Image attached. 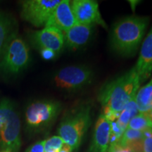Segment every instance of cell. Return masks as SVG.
<instances>
[{
    "mask_svg": "<svg viewBox=\"0 0 152 152\" xmlns=\"http://www.w3.org/2000/svg\"><path fill=\"white\" fill-rule=\"evenodd\" d=\"M140 85L135 66L128 73L107 83L98 96L104 112L121 113L125 106L135 97Z\"/></svg>",
    "mask_w": 152,
    "mask_h": 152,
    "instance_id": "1",
    "label": "cell"
},
{
    "mask_svg": "<svg viewBox=\"0 0 152 152\" xmlns=\"http://www.w3.org/2000/svg\"><path fill=\"white\" fill-rule=\"evenodd\" d=\"M149 18L128 16L115 23L110 34L111 48L123 56H131L137 52L147 30Z\"/></svg>",
    "mask_w": 152,
    "mask_h": 152,
    "instance_id": "2",
    "label": "cell"
},
{
    "mask_svg": "<svg viewBox=\"0 0 152 152\" xmlns=\"http://www.w3.org/2000/svg\"><path fill=\"white\" fill-rule=\"evenodd\" d=\"M91 108L83 106L66 115L58 129L59 137L72 150L80 147L91 124Z\"/></svg>",
    "mask_w": 152,
    "mask_h": 152,
    "instance_id": "3",
    "label": "cell"
},
{
    "mask_svg": "<svg viewBox=\"0 0 152 152\" xmlns=\"http://www.w3.org/2000/svg\"><path fill=\"white\" fill-rule=\"evenodd\" d=\"M0 56L1 69L9 74L20 73L28 66L30 59L29 48L15 31L6 41Z\"/></svg>",
    "mask_w": 152,
    "mask_h": 152,
    "instance_id": "4",
    "label": "cell"
},
{
    "mask_svg": "<svg viewBox=\"0 0 152 152\" xmlns=\"http://www.w3.org/2000/svg\"><path fill=\"white\" fill-rule=\"evenodd\" d=\"M0 114L4 121L0 132V149L17 152L21 145L20 121L10 101L5 99L0 102Z\"/></svg>",
    "mask_w": 152,
    "mask_h": 152,
    "instance_id": "5",
    "label": "cell"
},
{
    "mask_svg": "<svg viewBox=\"0 0 152 152\" xmlns=\"http://www.w3.org/2000/svg\"><path fill=\"white\" fill-rule=\"evenodd\" d=\"M61 111V104L54 101H37L28 106L26 121L28 128L41 130L54 122Z\"/></svg>",
    "mask_w": 152,
    "mask_h": 152,
    "instance_id": "6",
    "label": "cell"
},
{
    "mask_svg": "<svg viewBox=\"0 0 152 152\" xmlns=\"http://www.w3.org/2000/svg\"><path fill=\"white\" fill-rule=\"evenodd\" d=\"M92 71L82 66H69L56 73L54 84L58 88L67 91H76L86 87L92 82Z\"/></svg>",
    "mask_w": 152,
    "mask_h": 152,
    "instance_id": "7",
    "label": "cell"
},
{
    "mask_svg": "<svg viewBox=\"0 0 152 152\" xmlns=\"http://www.w3.org/2000/svg\"><path fill=\"white\" fill-rule=\"evenodd\" d=\"M61 0H28L22 2L20 16L35 27L45 26Z\"/></svg>",
    "mask_w": 152,
    "mask_h": 152,
    "instance_id": "8",
    "label": "cell"
},
{
    "mask_svg": "<svg viewBox=\"0 0 152 152\" xmlns=\"http://www.w3.org/2000/svg\"><path fill=\"white\" fill-rule=\"evenodd\" d=\"M72 10L77 23L99 25L106 28V24L100 14L99 4L93 0H74L71 1Z\"/></svg>",
    "mask_w": 152,
    "mask_h": 152,
    "instance_id": "9",
    "label": "cell"
},
{
    "mask_svg": "<svg viewBox=\"0 0 152 152\" xmlns=\"http://www.w3.org/2000/svg\"><path fill=\"white\" fill-rule=\"evenodd\" d=\"M31 41L36 48L50 49L58 54L64 48V34L60 30L54 27H45L38 30L31 36Z\"/></svg>",
    "mask_w": 152,
    "mask_h": 152,
    "instance_id": "10",
    "label": "cell"
},
{
    "mask_svg": "<svg viewBox=\"0 0 152 152\" xmlns=\"http://www.w3.org/2000/svg\"><path fill=\"white\" fill-rule=\"evenodd\" d=\"M77 23L75 16L72 10L71 1L61 0L54 9L45 27H54L61 31H67Z\"/></svg>",
    "mask_w": 152,
    "mask_h": 152,
    "instance_id": "11",
    "label": "cell"
},
{
    "mask_svg": "<svg viewBox=\"0 0 152 152\" xmlns=\"http://www.w3.org/2000/svg\"><path fill=\"white\" fill-rule=\"evenodd\" d=\"M94 26L76 23L64 32V42L68 49L76 50L85 47L90 40Z\"/></svg>",
    "mask_w": 152,
    "mask_h": 152,
    "instance_id": "12",
    "label": "cell"
},
{
    "mask_svg": "<svg viewBox=\"0 0 152 152\" xmlns=\"http://www.w3.org/2000/svg\"><path fill=\"white\" fill-rule=\"evenodd\" d=\"M111 122L101 115L94 126L92 142L89 152H107L111 135Z\"/></svg>",
    "mask_w": 152,
    "mask_h": 152,
    "instance_id": "13",
    "label": "cell"
},
{
    "mask_svg": "<svg viewBox=\"0 0 152 152\" xmlns=\"http://www.w3.org/2000/svg\"><path fill=\"white\" fill-rule=\"evenodd\" d=\"M135 68L140 84L147 81L152 73V28L142 43Z\"/></svg>",
    "mask_w": 152,
    "mask_h": 152,
    "instance_id": "14",
    "label": "cell"
},
{
    "mask_svg": "<svg viewBox=\"0 0 152 152\" xmlns=\"http://www.w3.org/2000/svg\"><path fill=\"white\" fill-rule=\"evenodd\" d=\"M135 100L139 113H147L152 110V78L137 91Z\"/></svg>",
    "mask_w": 152,
    "mask_h": 152,
    "instance_id": "15",
    "label": "cell"
},
{
    "mask_svg": "<svg viewBox=\"0 0 152 152\" xmlns=\"http://www.w3.org/2000/svg\"><path fill=\"white\" fill-rule=\"evenodd\" d=\"M136 97V96H135ZM135 97L132 99L129 103L125 106L122 111L120 113L119 117L118 118L117 121H115L118 125L123 131L126 130L130 120L134 118L139 113L138 108L137 106Z\"/></svg>",
    "mask_w": 152,
    "mask_h": 152,
    "instance_id": "16",
    "label": "cell"
},
{
    "mask_svg": "<svg viewBox=\"0 0 152 152\" xmlns=\"http://www.w3.org/2000/svg\"><path fill=\"white\" fill-rule=\"evenodd\" d=\"M11 19L7 15L0 13V54L2 51L4 45L11 34L14 32Z\"/></svg>",
    "mask_w": 152,
    "mask_h": 152,
    "instance_id": "17",
    "label": "cell"
},
{
    "mask_svg": "<svg viewBox=\"0 0 152 152\" xmlns=\"http://www.w3.org/2000/svg\"><path fill=\"white\" fill-rule=\"evenodd\" d=\"M127 128L142 132L147 129L152 128V122L147 113H139L130 120Z\"/></svg>",
    "mask_w": 152,
    "mask_h": 152,
    "instance_id": "18",
    "label": "cell"
},
{
    "mask_svg": "<svg viewBox=\"0 0 152 152\" xmlns=\"http://www.w3.org/2000/svg\"><path fill=\"white\" fill-rule=\"evenodd\" d=\"M144 139L142 131L127 128L120 139L118 144L123 147H130L133 144L141 142Z\"/></svg>",
    "mask_w": 152,
    "mask_h": 152,
    "instance_id": "19",
    "label": "cell"
},
{
    "mask_svg": "<svg viewBox=\"0 0 152 152\" xmlns=\"http://www.w3.org/2000/svg\"><path fill=\"white\" fill-rule=\"evenodd\" d=\"M64 142L59 136H54L48 140H45V151L47 152L50 150L59 151L61 149Z\"/></svg>",
    "mask_w": 152,
    "mask_h": 152,
    "instance_id": "20",
    "label": "cell"
},
{
    "mask_svg": "<svg viewBox=\"0 0 152 152\" xmlns=\"http://www.w3.org/2000/svg\"><path fill=\"white\" fill-rule=\"evenodd\" d=\"M107 152H133L132 150L128 147H123L120 144H115L110 146Z\"/></svg>",
    "mask_w": 152,
    "mask_h": 152,
    "instance_id": "21",
    "label": "cell"
},
{
    "mask_svg": "<svg viewBox=\"0 0 152 152\" xmlns=\"http://www.w3.org/2000/svg\"><path fill=\"white\" fill-rule=\"evenodd\" d=\"M27 152H45V140L38 142L29 147Z\"/></svg>",
    "mask_w": 152,
    "mask_h": 152,
    "instance_id": "22",
    "label": "cell"
},
{
    "mask_svg": "<svg viewBox=\"0 0 152 152\" xmlns=\"http://www.w3.org/2000/svg\"><path fill=\"white\" fill-rule=\"evenodd\" d=\"M40 54L41 56L42 57L43 59L45 60H52L56 57V53H55L53 51L50 50V49H40Z\"/></svg>",
    "mask_w": 152,
    "mask_h": 152,
    "instance_id": "23",
    "label": "cell"
},
{
    "mask_svg": "<svg viewBox=\"0 0 152 152\" xmlns=\"http://www.w3.org/2000/svg\"><path fill=\"white\" fill-rule=\"evenodd\" d=\"M142 152H152V138L143 139Z\"/></svg>",
    "mask_w": 152,
    "mask_h": 152,
    "instance_id": "24",
    "label": "cell"
},
{
    "mask_svg": "<svg viewBox=\"0 0 152 152\" xmlns=\"http://www.w3.org/2000/svg\"><path fill=\"white\" fill-rule=\"evenodd\" d=\"M144 138H152V128L142 131Z\"/></svg>",
    "mask_w": 152,
    "mask_h": 152,
    "instance_id": "25",
    "label": "cell"
},
{
    "mask_svg": "<svg viewBox=\"0 0 152 152\" xmlns=\"http://www.w3.org/2000/svg\"><path fill=\"white\" fill-rule=\"evenodd\" d=\"M72 151H73V150H72V149L69 147V146L64 144L61 147V149L58 152H72Z\"/></svg>",
    "mask_w": 152,
    "mask_h": 152,
    "instance_id": "26",
    "label": "cell"
},
{
    "mask_svg": "<svg viewBox=\"0 0 152 152\" xmlns=\"http://www.w3.org/2000/svg\"><path fill=\"white\" fill-rule=\"evenodd\" d=\"M147 113L148 114V115H149V118L151 119V122H152V110H151V111H150L149 112H148V113Z\"/></svg>",
    "mask_w": 152,
    "mask_h": 152,
    "instance_id": "27",
    "label": "cell"
},
{
    "mask_svg": "<svg viewBox=\"0 0 152 152\" xmlns=\"http://www.w3.org/2000/svg\"><path fill=\"white\" fill-rule=\"evenodd\" d=\"M47 152H58V151H54V150H50V151H48Z\"/></svg>",
    "mask_w": 152,
    "mask_h": 152,
    "instance_id": "28",
    "label": "cell"
},
{
    "mask_svg": "<svg viewBox=\"0 0 152 152\" xmlns=\"http://www.w3.org/2000/svg\"><path fill=\"white\" fill-rule=\"evenodd\" d=\"M1 152H10V151H1Z\"/></svg>",
    "mask_w": 152,
    "mask_h": 152,
    "instance_id": "29",
    "label": "cell"
}]
</instances>
